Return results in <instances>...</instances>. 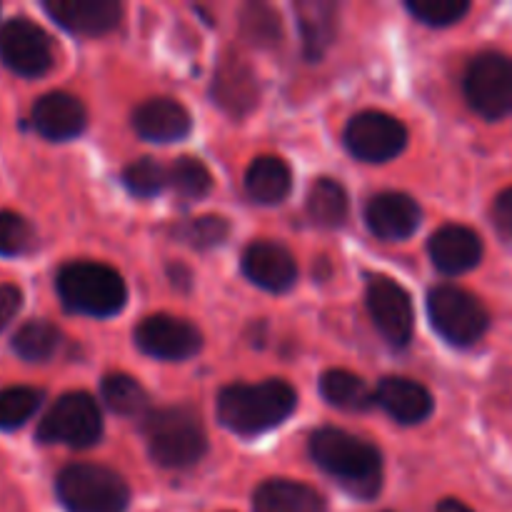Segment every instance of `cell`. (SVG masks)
I'll return each mask as SVG.
<instances>
[{"label":"cell","instance_id":"cell-1","mask_svg":"<svg viewBox=\"0 0 512 512\" xmlns=\"http://www.w3.org/2000/svg\"><path fill=\"white\" fill-rule=\"evenodd\" d=\"M310 455L355 498L373 500L380 493L383 460L378 450L365 440L345 430L323 428L310 438Z\"/></svg>","mask_w":512,"mask_h":512},{"label":"cell","instance_id":"cell-2","mask_svg":"<svg viewBox=\"0 0 512 512\" xmlns=\"http://www.w3.org/2000/svg\"><path fill=\"white\" fill-rule=\"evenodd\" d=\"M298 405V395L283 380L258 385H230L218 398L220 423L238 435H258L285 423Z\"/></svg>","mask_w":512,"mask_h":512},{"label":"cell","instance_id":"cell-3","mask_svg":"<svg viewBox=\"0 0 512 512\" xmlns=\"http://www.w3.org/2000/svg\"><path fill=\"white\" fill-rule=\"evenodd\" d=\"M58 293L70 310L93 318L120 313L128 298L123 278L113 268L88 260H78L60 270Z\"/></svg>","mask_w":512,"mask_h":512},{"label":"cell","instance_id":"cell-4","mask_svg":"<svg viewBox=\"0 0 512 512\" xmlns=\"http://www.w3.org/2000/svg\"><path fill=\"white\" fill-rule=\"evenodd\" d=\"M150 455L163 468H188L205 453L200 415L190 408H163L145 418Z\"/></svg>","mask_w":512,"mask_h":512},{"label":"cell","instance_id":"cell-5","mask_svg":"<svg viewBox=\"0 0 512 512\" xmlns=\"http://www.w3.org/2000/svg\"><path fill=\"white\" fill-rule=\"evenodd\" d=\"M58 498L68 512H125L128 485L100 465H70L58 475Z\"/></svg>","mask_w":512,"mask_h":512},{"label":"cell","instance_id":"cell-6","mask_svg":"<svg viewBox=\"0 0 512 512\" xmlns=\"http://www.w3.org/2000/svg\"><path fill=\"white\" fill-rule=\"evenodd\" d=\"M103 435V418L88 393H65L55 400L38 425L40 443H60L70 448H88Z\"/></svg>","mask_w":512,"mask_h":512},{"label":"cell","instance_id":"cell-7","mask_svg":"<svg viewBox=\"0 0 512 512\" xmlns=\"http://www.w3.org/2000/svg\"><path fill=\"white\" fill-rule=\"evenodd\" d=\"M428 313L435 330L453 345H473L490 325L485 305L455 285H440L428 295Z\"/></svg>","mask_w":512,"mask_h":512},{"label":"cell","instance_id":"cell-8","mask_svg":"<svg viewBox=\"0 0 512 512\" xmlns=\"http://www.w3.org/2000/svg\"><path fill=\"white\" fill-rule=\"evenodd\" d=\"M465 95L483 118L500 120L512 113V58L480 53L465 73Z\"/></svg>","mask_w":512,"mask_h":512},{"label":"cell","instance_id":"cell-9","mask_svg":"<svg viewBox=\"0 0 512 512\" xmlns=\"http://www.w3.org/2000/svg\"><path fill=\"white\" fill-rule=\"evenodd\" d=\"M0 58L13 73L38 78L53 68V40L30 18H10L0 28Z\"/></svg>","mask_w":512,"mask_h":512},{"label":"cell","instance_id":"cell-10","mask_svg":"<svg viewBox=\"0 0 512 512\" xmlns=\"http://www.w3.org/2000/svg\"><path fill=\"white\" fill-rule=\"evenodd\" d=\"M405 125L398 118L380 110L358 113L345 128V145L355 158L365 163H385L393 160L405 148Z\"/></svg>","mask_w":512,"mask_h":512},{"label":"cell","instance_id":"cell-11","mask_svg":"<svg viewBox=\"0 0 512 512\" xmlns=\"http://www.w3.org/2000/svg\"><path fill=\"white\" fill-rule=\"evenodd\" d=\"M135 343L150 358L188 360L203 348L200 330L173 315H150L135 330Z\"/></svg>","mask_w":512,"mask_h":512},{"label":"cell","instance_id":"cell-12","mask_svg":"<svg viewBox=\"0 0 512 512\" xmlns=\"http://www.w3.org/2000/svg\"><path fill=\"white\" fill-rule=\"evenodd\" d=\"M368 308L380 333L393 345H405L413 335L410 295L390 278H373L368 285Z\"/></svg>","mask_w":512,"mask_h":512},{"label":"cell","instance_id":"cell-13","mask_svg":"<svg viewBox=\"0 0 512 512\" xmlns=\"http://www.w3.org/2000/svg\"><path fill=\"white\" fill-rule=\"evenodd\" d=\"M50 18L78 35H103L118 28L123 5L115 0H45Z\"/></svg>","mask_w":512,"mask_h":512},{"label":"cell","instance_id":"cell-14","mask_svg":"<svg viewBox=\"0 0 512 512\" xmlns=\"http://www.w3.org/2000/svg\"><path fill=\"white\" fill-rule=\"evenodd\" d=\"M243 270L255 285L270 290V293H283L293 288L298 278V265L295 258L278 243L260 240L253 243L243 255Z\"/></svg>","mask_w":512,"mask_h":512},{"label":"cell","instance_id":"cell-15","mask_svg":"<svg viewBox=\"0 0 512 512\" xmlns=\"http://www.w3.org/2000/svg\"><path fill=\"white\" fill-rule=\"evenodd\" d=\"M430 258L443 273L460 275L480 263L483 240L465 225H445L430 238Z\"/></svg>","mask_w":512,"mask_h":512},{"label":"cell","instance_id":"cell-16","mask_svg":"<svg viewBox=\"0 0 512 512\" xmlns=\"http://www.w3.org/2000/svg\"><path fill=\"white\" fill-rule=\"evenodd\" d=\"M370 230L383 240H405L420 225V208L405 193H380L365 210Z\"/></svg>","mask_w":512,"mask_h":512},{"label":"cell","instance_id":"cell-17","mask_svg":"<svg viewBox=\"0 0 512 512\" xmlns=\"http://www.w3.org/2000/svg\"><path fill=\"white\" fill-rule=\"evenodd\" d=\"M33 125L43 138L70 140L83 133L85 108L68 93H48L35 103Z\"/></svg>","mask_w":512,"mask_h":512},{"label":"cell","instance_id":"cell-18","mask_svg":"<svg viewBox=\"0 0 512 512\" xmlns=\"http://www.w3.org/2000/svg\"><path fill=\"white\" fill-rule=\"evenodd\" d=\"M138 135L153 143H173L190 133V115L180 103L170 98H153L140 105L133 115Z\"/></svg>","mask_w":512,"mask_h":512},{"label":"cell","instance_id":"cell-19","mask_svg":"<svg viewBox=\"0 0 512 512\" xmlns=\"http://www.w3.org/2000/svg\"><path fill=\"white\" fill-rule=\"evenodd\" d=\"M375 400L383 405L390 418L405 425L423 423L433 413V398L428 390L408 378H385L375 393Z\"/></svg>","mask_w":512,"mask_h":512},{"label":"cell","instance_id":"cell-20","mask_svg":"<svg viewBox=\"0 0 512 512\" xmlns=\"http://www.w3.org/2000/svg\"><path fill=\"white\" fill-rule=\"evenodd\" d=\"M255 512H323L325 500L310 485L293 480H268L255 490Z\"/></svg>","mask_w":512,"mask_h":512},{"label":"cell","instance_id":"cell-21","mask_svg":"<svg viewBox=\"0 0 512 512\" xmlns=\"http://www.w3.org/2000/svg\"><path fill=\"white\" fill-rule=\"evenodd\" d=\"M295 10H298L300 30H303L305 55L310 60L323 58L338 30V5L330 0H303L295 5Z\"/></svg>","mask_w":512,"mask_h":512},{"label":"cell","instance_id":"cell-22","mask_svg":"<svg viewBox=\"0 0 512 512\" xmlns=\"http://www.w3.org/2000/svg\"><path fill=\"white\" fill-rule=\"evenodd\" d=\"M245 188L255 203L275 205L283 203L288 198L290 188H293V175L285 160L273 158V155H263V158L253 160L245 175Z\"/></svg>","mask_w":512,"mask_h":512},{"label":"cell","instance_id":"cell-23","mask_svg":"<svg viewBox=\"0 0 512 512\" xmlns=\"http://www.w3.org/2000/svg\"><path fill=\"white\" fill-rule=\"evenodd\" d=\"M258 83L243 63H225L215 75V103L230 115H245L258 103Z\"/></svg>","mask_w":512,"mask_h":512},{"label":"cell","instance_id":"cell-24","mask_svg":"<svg viewBox=\"0 0 512 512\" xmlns=\"http://www.w3.org/2000/svg\"><path fill=\"white\" fill-rule=\"evenodd\" d=\"M308 215L320 228H340L348 218V193L338 180L323 178L310 188Z\"/></svg>","mask_w":512,"mask_h":512},{"label":"cell","instance_id":"cell-25","mask_svg":"<svg viewBox=\"0 0 512 512\" xmlns=\"http://www.w3.org/2000/svg\"><path fill=\"white\" fill-rule=\"evenodd\" d=\"M60 345V330L48 320H28L13 335V350L28 363H45Z\"/></svg>","mask_w":512,"mask_h":512},{"label":"cell","instance_id":"cell-26","mask_svg":"<svg viewBox=\"0 0 512 512\" xmlns=\"http://www.w3.org/2000/svg\"><path fill=\"white\" fill-rule=\"evenodd\" d=\"M320 390H323L325 400L330 405L343 410H365L373 403L365 380H360L355 373H348V370L325 373L323 380H320Z\"/></svg>","mask_w":512,"mask_h":512},{"label":"cell","instance_id":"cell-27","mask_svg":"<svg viewBox=\"0 0 512 512\" xmlns=\"http://www.w3.org/2000/svg\"><path fill=\"white\" fill-rule=\"evenodd\" d=\"M103 398L108 408L120 415H140L148 405V395H145L143 385L123 373L108 375L103 380Z\"/></svg>","mask_w":512,"mask_h":512},{"label":"cell","instance_id":"cell-28","mask_svg":"<svg viewBox=\"0 0 512 512\" xmlns=\"http://www.w3.org/2000/svg\"><path fill=\"white\" fill-rule=\"evenodd\" d=\"M43 393L35 388H5L0 390V430H15L28 423L38 410Z\"/></svg>","mask_w":512,"mask_h":512},{"label":"cell","instance_id":"cell-29","mask_svg":"<svg viewBox=\"0 0 512 512\" xmlns=\"http://www.w3.org/2000/svg\"><path fill=\"white\" fill-rule=\"evenodd\" d=\"M243 35L258 48H273V45L280 43V35H283L280 15L268 5H248L243 10Z\"/></svg>","mask_w":512,"mask_h":512},{"label":"cell","instance_id":"cell-30","mask_svg":"<svg viewBox=\"0 0 512 512\" xmlns=\"http://www.w3.org/2000/svg\"><path fill=\"white\" fill-rule=\"evenodd\" d=\"M168 180L183 198H203L213 188V175L195 158L175 160L168 170Z\"/></svg>","mask_w":512,"mask_h":512},{"label":"cell","instance_id":"cell-31","mask_svg":"<svg viewBox=\"0 0 512 512\" xmlns=\"http://www.w3.org/2000/svg\"><path fill=\"white\" fill-rule=\"evenodd\" d=\"M125 185L133 190L135 195L140 198H150V195H158L165 185L170 183L168 180V170L153 158H140L135 163H130L123 173Z\"/></svg>","mask_w":512,"mask_h":512},{"label":"cell","instance_id":"cell-32","mask_svg":"<svg viewBox=\"0 0 512 512\" xmlns=\"http://www.w3.org/2000/svg\"><path fill=\"white\" fill-rule=\"evenodd\" d=\"M33 225L13 210H0V255L15 258L33 248Z\"/></svg>","mask_w":512,"mask_h":512},{"label":"cell","instance_id":"cell-33","mask_svg":"<svg viewBox=\"0 0 512 512\" xmlns=\"http://www.w3.org/2000/svg\"><path fill=\"white\" fill-rule=\"evenodd\" d=\"M228 233H230L228 220L218 218V215L193 218L178 228L180 240L193 245V248H215V245H220L225 238H228Z\"/></svg>","mask_w":512,"mask_h":512},{"label":"cell","instance_id":"cell-34","mask_svg":"<svg viewBox=\"0 0 512 512\" xmlns=\"http://www.w3.org/2000/svg\"><path fill=\"white\" fill-rule=\"evenodd\" d=\"M408 10L428 25H453L470 10L468 0H408Z\"/></svg>","mask_w":512,"mask_h":512},{"label":"cell","instance_id":"cell-35","mask_svg":"<svg viewBox=\"0 0 512 512\" xmlns=\"http://www.w3.org/2000/svg\"><path fill=\"white\" fill-rule=\"evenodd\" d=\"M493 223L505 238H512V188L503 190L493 203Z\"/></svg>","mask_w":512,"mask_h":512},{"label":"cell","instance_id":"cell-36","mask_svg":"<svg viewBox=\"0 0 512 512\" xmlns=\"http://www.w3.org/2000/svg\"><path fill=\"white\" fill-rule=\"evenodd\" d=\"M20 305H23V293L15 285H0V330L18 315Z\"/></svg>","mask_w":512,"mask_h":512},{"label":"cell","instance_id":"cell-37","mask_svg":"<svg viewBox=\"0 0 512 512\" xmlns=\"http://www.w3.org/2000/svg\"><path fill=\"white\" fill-rule=\"evenodd\" d=\"M435 512H473V510H470L468 505L460 503V500H443Z\"/></svg>","mask_w":512,"mask_h":512}]
</instances>
